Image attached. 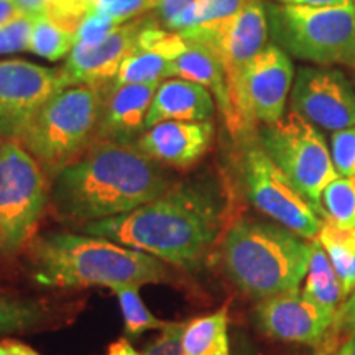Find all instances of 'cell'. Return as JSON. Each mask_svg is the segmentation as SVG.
Wrapping results in <instances>:
<instances>
[{"instance_id":"cell-1","label":"cell","mask_w":355,"mask_h":355,"mask_svg":"<svg viewBox=\"0 0 355 355\" xmlns=\"http://www.w3.org/2000/svg\"><path fill=\"white\" fill-rule=\"evenodd\" d=\"M224 209L217 186L196 178L173 183L153 201L127 214L89 222L81 230L193 270L219 237Z\"/></svg>"},{"instance_id":"cell-2","label":"cell","mask_w":355,"mask_h":355,"mask_svg":"<svg viewBox=\"0 0 355 355\" xmlns=\"http://www.w3.org/2000/svg\"><path fill=\"white\" fill-rule=\"evenodd\" d=\"M171 184L162 163L137 145L94 140L53 178L48 196L60 219L84 225L127 214Z\"/></svg>"},{"instance_id":"cell-3","label":"cell","mask_w":355,"mask_h":355,"mask_svg":"<svg viewBox=\"0 0 355 355\" xmlns=\"http://www.w3.org/2000/svg\"><path fill=\"white\" fill-rule=\"evenodd\" d=\"M32 278L46 288H89L170 283L165 261L105 237L74 232H48L28 245Z\"/></svg>"},{"instance_id":"cell-4","label":"cell","mask_w":355,"mask_h":355,"mask_svg":"<svg viewBox=\"0 0 355 355\" xmlns=\"http://www.w3.org/2000/svg\"><path fill=\"white\" fill-rule=\"evenodd\" d=\"M309 259L311 242L270 222H234L222 242V263L229 278L259 301L298 290Z\"/></svg>"},{"instance_id":"cell-5","label":"cell","mask_w":355,"mask_h":355,"mask_svg":"<svg viewBox=\"0 0 355 355\" xmlns=\"http://www.w3.org/2000/svg\"><path fill=\"white\" fill-rule=\"evenodd\" d=\"M104 104V87L81 84L60 89L17 141L53 180L96 140Z\"/></svg>"},{"instance_id":"cell-6","label":"cell","mask_w":355,"mask_h":355,"mask_svg":"<svg viewBox=\"0 0 355 355\" xmlns=\"http://www.w3.org/2000/svg\"><path fill=\"white\" fill-rule=\"evenodd\" d=\"M268 35L288 55L308 63L355 68L352 3L331 7L265 3Z\"/></svg>"},{"instance_id":"cell-7","label":"cell","mask_w":355,"mask_h":355,"mask_svg":"<svg viewBox=\"0 0 355 355\" xmlns=\"http://www.w3.org/2000/svg\"><path fill=\"white\" fill-rule=\"evenodd\" d=\"M46 175L15 140L0 145V259H12L33 241L48 202Z\"/></svg>"},{"instance_id":"cell-8","label":"cell","mask_w":355,"mask_h":355,"mask_svg":"<svg viewBox=\"0 0 355 355\" xmlns=\"http://www.w3.org/2000/svg\"><path fill=\"white\" fill-rule=\"evenodd\" d=\"M259 140L275 165L326 216L321 196L326 186L339 175L332 165L331 150L321 132L298 114L290 112L278 122L261 125Z\"/></svg>"},{"instance_id":"cell-9","label":"cell","mask_w":355,"mask_h":355,"mask_svg":"<svg viewBox=\"0 0 355 355\" xmlns=\"http://www.w3.org/2000/svg\"><path fill=\"white\" fill-rule=\"evenodd\" d=\"M241 171L248 201L257 209L306 241L318 237L324 224L322 214L275 165L260 144L247 146Z\"/></svg>"},{"instance_id":"cell-10","label":"cell","mask_w":355,"mask_h":355,"mask_svg":"<svg viewBox=\"0 0 355 355\" xmlns=\"http://www.w3.org/2000/svg\"><path fill=\"white\" fill-rule=\"evenodd\" d=\"M293 81L295 68L290 55L278 44H266L247 66L232 97L234 121L229 128L232 135L247 137L257 123L270 125L283 119Z\"/></svg>"},{"instance_id":"cell-11","label":"cell","mask_w":355,"mask_h":355,"mask_svg":"<svg viewBox=\"0 0 355 355\" xmlns=\"http://www.w3.org/2000/svg\"><path fill=\"white\" fill-rule=\"evenodd\" d=\"M184 38L209 46L219 58L227 79L230 102L237 92L247 66L266 46L268 19L263 0H254L224 24L180 32Z\"/></svg>"},{"instance_id":"cell-12","label":"cell","mask_w":355,"mask_h":355,"mask_svg":"<svg viewBox=\"0 0 355 355\" xmlns=\"http://www.w3.org/2000/svg\"><path fill=\"white\" fill-rule=\"evenodd\" d=\"M60 69L30 61H0V137L19 140L43 104L60 91Z\"/></svg>"},{"instance_id":"cell-13","label":"cell","mask_w":355,"mask_h":355,"mask_svg":"<svg viewBox=\"0 0 355 355\" xmlns=\"http://www.w3.org/2000/svg\"><path fill=\"white\" fill-rule=\"evenodd\" d=\"M291 112L322 130L355 127V92L339 69L303 66L291 87Z\"/></svg>"},{"instance_id":"cell-14","label":"cell","mask_w":355,"mask_h":355,"mask_svg":"<svg viewBox=\"0 0 355 355\" xmlns=\"http://www.w3.org/2000/svg\"><path fill=\"white\" fill-rule=\"evenodd\" d=\"M152 20H130L119 25L101 43L86 46L74 44L63 68L60 69L61 89L71 86L104 87L117 78L125 58L135 51L141 30Z\"/></svg>"},{"instance_id":"cell-15","label":"cell","mask_w":355,"mask_h":355,"mask_svg":"<svg viewBox=\"0 0 355 355\" xmlns=\"http://www.w3.org/2000/svg\"><path fill=\"white\" fill-rule=\"evenodd\" d=\"M255 319L260 331L273 339L319 344L331 329L336 313L321 308L296 290L261 300L255 308Z\"/></svg>"},{"instance_id":"cell-16","label":"cell","mask_w":355,"mask_h":355,"mask_svg":"<svg viewBox=\"0 0 355 355\" xmlns=\"http://www.w3.org/2000/svg\"><path fill=\"white\" fill-rule=\"evenodd\" d=\"M212 137L214 125L211 121H168L145 130L135 145L162 165L188 168L206 155Z\"/></svg>"},{"instance_id":"cell-17","label":"cell","mask_w":355,"mask_h":355,"mask_svg":"<svg viewBox=\"0 0 355 355\" xmlns=\"http://www.w3.org/2000/svg\"><path fill=\"white\" fill-rule=\"evenodd\" d=\"M159 84L162 81L112 87L102 109L96 140L135 145L146 130V115Z\"/></svg>"},{"instance_id":"cell-18","label":"cell","mask_w":355,"mask_h":355,"mask_svg":"<svg viewBox=\"0 0 355 355\" xmlns=\"http://www.w3.org/2000/svg\"><path fill=\"white\" fill-rule=\"evenodd\" d=\"M214 104V96L201 84L181 78L166 79L157 89L145 127L148 130L157 123L168 121H211L216 110Z\"/></svg>"},{"instance_id":"cell-19","label":"cell","mask_w":355,"mask_h":355,"mask_svg":"<svg viewBox=\"0 0 355 355\" xmlns=\"http://www.w3.org/2000/svg\"><path fill=\"white\" fill-rule=\"evenodd\" d=\"M188 40V38H186ZM166 78H181L186 81L201 84L214 96L225 123L230 128L234 121L232 102H230L227 79L219 58L206 44L188 40V48L180 56L170 61Z\"/></svg>"},{"instance_id":"cell-20","label":"cell","mask_w":355,"mask_h":355,"mask_svg":"<svg viewBox=\"0 0 355 355\" xmlns=\"http://www.w3.org/2000/svg\"><path fill=\"white\" fill-rule=\"evenodd\" d=\"M183 355H230L229 314L220 308L184 322L181 334Z\"/></svg>"},{"instance_id":"cell-21","label":"cell","mask_w":355,"mask_h":355,"mask_svg":"<svg viewBox=\"0 0 355 355\" xmlns=\"http://www.w3.org/2000/svg\"><path fill=\"white\" fill-rule=\"evenodd\" d=\"M303 295L313 303L332 313H337V306L344 298L343 285L318 239L311 241V259Z\"/></svg>"},{"instance_id":"cell-22","label":"cell","mask_w":355,"mask_h":355,"mask_svg":"<svg viewBox=\"0 0 355 355\" xmlns=\"http://www.w3.org/2000/svg\"><path fill=\"white\" fill-rule=\"evenodd\" d=\"M316 239L334 266L343 285L344 298L352 295L355 291V229L339 227L327 219L324 220Z\"/></svg>"},{"instance_id":"cell-23","label":"cell","mask_w":355,"mask_h":355,"mask_svg":"<svg viewBox=\"0 0 355 355\" xmlns=\"http://www.w3.org/2000/svg\"><path fill=\"white\" fill-rule=\"evenodd\" d=\"M50 319L43 301L0 293V336L35 331Z\"/></svg>"},{"instance_id":"cell-24","label":"cell","mask_w":355,"mask_h":355,"mask_svg":"<svg viewBox=\"0 0 355 355\" xmlns=\"http://www.w3.org/2000/svg\"><path fill=\"white\" fill-rule=\"evenodd\" d=\"M74 44H76L74 32L64 28L48 17H35L32 37L28 43L30 53L55 63V61L69 56Z\"/></svg>"},{"instance_id":"cell-25","label":"cell","mask_w":355,"mask_h":355,"mask_svg":"<svg viewBox=\"0 0 355 355\" xmlns=\"http://www.w3.org/2000/svg\"><path fill=\"white\" fill-rule=\"evenodd\" d=\"M112 291L117 296L119 306H121L127 336L137 337L146 331H162L163 327H166L168 322L158 319L145 306L140 296L139 285H121L115 286Z\"/></svg>"},{"instance_id":"cell-26","label":"cell","mask_w":355,"mask_h":355,"mask_svg":"<svg viewBox=\"0 0 355 355\" xmlns=\"http://www.w3.org/2000/svg\"><path fill=\"white\" fill-rule=\"evenodd\" d=\"M168 66L170 61L165 56L135 48V51L130 53L122 63L112 87L125 86V84L159 83L162 78H166Z\"/></svg>"},{"instance_id":"cell-27","label":"cell","mask_w":355,"mask_h":355,"mask_svg":"<svg viewBox=\"0 0 355 355\" xmlns=\"http://www.w3.org/2000/svg\"><path fill=\"white\" fill-rule=\"evenodd\" d=\"M20 10L32 17H48L76 33L78 25L91 10L89 0H15Z\"/></svg>"},{"instance_id":"cell-28","label":"cell","mask_w":355,"mask_h":355,"mask_svg":"<svg viewBox=\"0 0 355 355\" xmlns=\"http://www.w3.org/2000/svg\"><path fill=\"white\" fill-rule=\"evenodd\" d=\"M322 209L339 227L355 229V176H337L324 189Z\"/></svg>"},{"instance_id":"cell-29","label":"cell","mask_w":355,"mask_h":355,"mask_svg":"<svg viewBox=\"0 0 355 355\" xmlns=\"http://www.w3.org/2000/svg\"><path fill=\"white\" fill-rule=\"evenodd\" d=\"M254 0H201L191 13L188 28H207L234 19ZM184 32V30H183Z\"/></svg>"},{"instance_id":"cell-30","label":"cell","mask_w":355,"mask_h":355,"mask_svg":"<svg viewBox=\"0 0 355 355\" xmlns=\"http://www.w3.org/2000/svg\"><path fill=\"white\" fill-rule=\"evenodd\" d=\"M137 48L139 50L158 53V55L165 56L168 61H173L188 48V40L180 32L163 30L159 28V25H155L150 21L141 30Z\"/></svg>"},{"instance_id":"cell-31","label":"cell","mask_w":355,"mask_h":355,"mask_svg":"<svg viewBox=\"0 0 355 355\" xmlns=\"http://www.w3.org/2000/svg\"><path fill=\"white\" fill-rule=\"evenodd\" d=\"M35 17L20 12L12 20L0 25V55H12L28 50Z\"/></svg>"},{"instance_id":"cell-32","label":"cell","mask_w":355,"mask_h":355,"mask_svg":"<svg viewBox=\"0 0 355 355\" xmlns=\"http://www.w3.org/2000/svg\"><path fill=\"white\" fill-rule=\"evenodd\" d=\"M331 158L337 175L355 176V127L332 132Z\"/></svg>"},{"instance_id":"cell-33","label":"cell","mask_w":355,"mask_h":355,"mask_svg":"<svg viewBox=\"0 0 355 355\" xmlns=\"http://www.w3.org/2000/svg\"><path fill=\"white\" fill-rule=\"evenodd\" d=\"M119 25H115L110 17L97 10L96 7H92L81 24L78 25L76 33H74V38H76V44H86V46H92V44L101 43L107 35L112 32V30L117 28Z\"/></svg>"},{"instance_id":"cell-34","label":"cell","mask_w":355,"mask_h":355,"mask_svg":"<svg viewBox=\"0 0 355 355\" xmlns=\"http://www.w3.org/2000/svg\"><path fill=\"white\" fill-rule=\"evenodd\" d=\"M201 0H157V17L162 26L171 32H183L189 15Z\"/></svg>"},{"instance_id":"cell-35","label":"cell","mask_w":355,"mask_h":355,"mask_svg":"<svg viewBox=\"0 0 355 355\" xmlns=\"http://www.w3.org/2000/svg\"><path fill=\"white\" fill-rule=\"evenodd\" d=\"M157 0H101L96 8L110 17L115 25L127 24L141 15V13L155 10Z\"/></svg>"},{"instance_id":"cell-36","label":"cell","mask_w":355,"mask_h":355,"mask_svg":"<svg viewBox=\"0 0 355 355\" xmlns=\"http://www.w3.org/2000/svg\"><path fill=\"white\" fill-rule=\"evenodd\" d=\"M184 322H168L163 327L162 334L146 345L139 355H183L181 354V334H183Z\"/></svg>"},{"instance_id":"cell-37","label":"cell","mask_w":355,"mask_h":355,"mask_svg":"<svg viewBox=\"0 0 355 355\" xmlns=\"http://www.w3.org/2000/svg\"><path fill=\"white\" fill-rule=\"evenodd\" d=\"M336 326H340L343 329H347L349 334H355V291L350 295L347 303L336 313L334 322Z\"/></svg>"},{"instance_id":"cell-38","label":"cell","mask_w":355,"mask_h":355,"mask_svg":"<svg viewBox=\"0 0 355 355\" xmlns=\"http://www.w3.org/2000/svg\"><path fill=\"white\" fill-rule=\"evenodd\" d=\"M0 355H42V354L17 339H2L0 340Z\"/></svg>"},{"instance_id":"cell-39","label":"cell","mask_w":355,"mask_h":355,"mask_svg":"<svg viewBox=\"0 0 355 355\" xmlns=\"http://www.w3.org/2000/svg\"><path fill=\"white\" fill-rule=\"evenodd\" d=\"M275 2L285 3V6L331 7V6H345V3H352V0H275Z\"/></svg>"},{"instance_id":"cell-40","label":"cell","mask_w":355,"mask_h":355,"mask_svg":"<svg viewBox=\"0 0 355 355\" xmlns=\"http://www.w3.org/2000/svg\"><path fill=\"white\" fill-rule=\"evenodd\" d=\"M21 10L15 0H0V25L12 20L13 17L19 15Z\"/></svg>"},{"instance_id":"cell-41","label":"cell","mask_w":355,"mask_h":355,"mask_svg":"<svg viewBox=\"0 0 355 355\" xmlns=\"http://www.w3.org/2000/svg\"><path fill=\"white\" fill-rule=\"evenodd\" d=\"M140 352L127 339H119L109 345L105 355H139Z\"/></svg>"},{"instance_id":"cell-42","label":"cell","mask_w":355,"mask_h":355,"mask_svg":"<svg viewBox=\"0 0 355 355\" xmlns=\"http://www.w3.org/2000/svg\"><path fill=\"white\" fill-rule=\"evenodd\" d=\"M329 355H355V334H349L345 343L332 350Z\"/></svg>"},{"instance_id":"cell-43","label":"cell","mask_w":355,"mask_h":355,"mask_svg":"<svg viewBox=\"0 0 355 355\" xmlns=\"http://www.w3.org/2000/svg\"><path fill=\"white\" fill-rule=\"evenodd\" d=\"M89 2H91V6H92V7H96V6H97V3H99V2H101V0H89Z\"/></svg>"},{"instance_id":"cell-44","label":"cell","mask_w":355,"mask_h":355,"mask_svg":"<svg viewBox=\"0 0 355 355\" xmlns=\"http://www.w3.org/2000/svg\"><path fill=\"white\" fill-rule=\"evenodd\" d=\"M352 6H354V12H355V0H352Z\"/></svg>"},{"instance_id":"cell-45","label":"cell","mask_w":355,"mask_h":355,"mask_svg":"<svg viewBox=\"0 0 355 355\" xmlns=\"http://www.w3.org/2000/svg\"><path fill=\"white\" fill-rule=\"evenodd\" d=\"M3 144V139H2V137H0V145H2Z\"/></svg>"}]
</instances>
